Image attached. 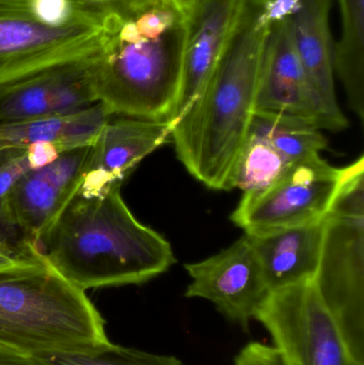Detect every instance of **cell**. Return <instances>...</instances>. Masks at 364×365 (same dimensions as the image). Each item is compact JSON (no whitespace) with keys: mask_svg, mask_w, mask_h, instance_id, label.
I'll return each mask as SVG.
<instances>
[{"mask_svg":"<svg viewBox=\"0 0 364 365\" xmlns=\"http://www.w3.org/2000/svg\"><path fill=\"white\" fill-rule=\"evenodd\" d=\"M85 291L45 259L0 270V347L31 356L108 343Z\"/></svg>","mask_w":364,"mask_h":365,"instance_id":"277c9868","label":"cell"},{"mask_svg":"<svg viewBox=\"0 0 364 365\" xmlns=\"http://www.w3.org/2000/svg\"><path fill=\"white\" fill-rule=\"evenodd\" d=\"M185 12L153 0L113 15L93 63L96 103L109 115L168 121L181 83Z\"/></svg>","mask_w":364,"mask_h":365,"instance_id":"3957f363","label":"cell"},{"mask_svg":"<svg viewBox=\"0 0 364 365\" xmlns=\"http://www.w3.org/2000/svg\"><path fill=\"white\" fill-rule=\"evenodd\" d=\"M91 145L68 150L26 173L6 195V208L38 247L83 184Z\"/></svg>","mask_w":364,"mask_h":365,"instance_id":"8fae6325","label":"cell"},{"mask_svg":"<svg viewBox=\"0 0 364 365\" xmlns=\"http://www.w3.org/2000/svg\"><path fill=\"white\" fill-rule=\"evenodd\" d=\"M121 185L79 188L38 242L46 263L83 291L142 284L177 262L170 242L130 212Z\"/></svg>","mask_w":364,"mask_h":365,"instance_id":"7a4b0ae2","label":"cell"},{"mask_svg":"<svg viewBox=\"0 0 364 365\" xmlns=\"http://www.w3.org/2000/svg\"><path fill=\"white\" fill-rule=\"evenodd\" d=\"M290 166L264 139L249 132L233 165L227 191L235 188L243 193L262 190L284 175Z\"/></svg>","mask_w":364,"mask_h":365,"instance_id":"ffe728a7","label":"cell"},{"mask_svg":"<svg viewBox=\"0 0 364 365\" xmlns=\"http://www.w3.org/2000/svg\"><path fill=\"white\" fill-rule=\"evenodd\" d=\"M234 365H286L279 351L274 346L260 342L246 345L237 357Z\"/></svg>","mask_w":364,"mask_h":365,"instance_id":"d4e9b609","label":"cell"},{"mask_svg":"<svg viewBox=\"0 0 364 365\" xmlns=\"http://www.w3.org/2000/svg\"><path fill=\"white\" fill-rule=\"evenodd\" d=\"M256 319L286 365H364L350 351L313 280L271 292Z\"/></svg>","mask_w":364,"mask_h":365,"instance_id":"8992f818","label":"cell"},{"mask_svg":"<svg viewBox=\"0 0 364 365\" xmlns=\"http://www.w3.org/2000/svg\"><path fill=\"white\" fill-rule=\"evenodd\" d=\"M38 365H184L175 356L156 355L108 342L76 351L29 356Z\"/></svg>","mask_w":364,"mask_h":365,"instance_id":"44dd1931","label":"cell"},{"mask_svg":"<svg viewBox=\"0 0 364 365\" xmlns=\"http://www.w3.org/2000/svg\"><path fill=\"white\" fill-rule=\"evenodd\" d=\"M113 11H124L142 6L153 0H88Z\"/></svg>","mask_w":364,"mask_h":365,"instance_id":"484cf974","label":"cell"},{"mask_svg":"<svg viewBox=\"0 0 364 365\" xmlns=\"http://www.w3.org/2000/svg\"><path fill=\"white\" fill-rule=\"evenodd\" d=\"M98 53L0 85V122L62 117L96 104L93 63Z\"/></svg>","mask_w":364,"mask_h":365,"instance_id":"30bf717a","label":"cell"},{"mask_svg":"<svg viewBox=\"0 0 364 365\" xmlns=\"http://www.w3.org/2000/svg\"><path fill=\"white\" fill-rule=\"evenodd\" d=\"M243 0H194L185 11L181 83L171 126L194 102L215 68Z\"/></svg>","mask_w":364,"mask_h":365,"instance_id":"4fadbf2b","label":"cell"},{"mask_svg":"<svg viewBox=\"0 0 364 365\" xmlns=\"http://www.w3.org/2000/svg\"><path fill=\"white\" fill-rule=\"evenodd\" d=\"M246 235L271 292L313 280L320 263L324 219L262 235Z\"/></svg>","mask_w":364,"mask_h":365,"instance_id":"2e32d148","label":"cell"},{"mask_svg":"<svg viewBox=\"0 0 364 365\" xmlns=\"http://www.w3.org/2000/svg\"><path fill=\"white\" fill-rule=\"evenodd\" d=\"M342 179L343 169L321 156L295 163L266 188L243 193L231 221L249 235L318 222L331 210Z\"/></svg>","mask_w":364,"mask_h":365,"instance_id":"52a82bcc","label":"cell"},{"mask_svg":"<svg viewBox=\"0 0 364 365\" xmlns=\"http://www.w3.org/2000/svg\"><path fill=\"white\" fill-rule=\"evenodd\" d=\"M0 365H38L29 356L0 347Z\"/></svg>","mask_w":364,"mask_h":365,"instance_id":"4316f807","label":"cell"},{"mask_svg":"<svg viewBox=\"0 0 364 365\" xmlns=\"http://www.w3.org/2000/svg\"><path fill=\"white\" fill-rule=\"evenodd\" d=\"M110 115L96 103L83 110L62 117L0 122V153L38 145H55L60 152L93 145Z\"/></svg>","mask_w":364,"mask_h":365,"instance_id":"e0dca14e","label":"cell"},{"mask_svg":"<svg viewBox=\"0 0 364 365\" xmlns=\"http://www.w3.org/2000/svg\"><path fill=\"white\" fill-rule=\"evenodd\" d=\"M256 111L294 115L326 130L320 105L295 47L290 17L269 24Z\"/></svg>","mask_w":364,"mask_h":365,"instance_id":"7c38bea8","label":"cell"},{"mask_svg":"<svg viewBox=\"0 0 364 365\" xmlns=\"http://www.w3.org/2000/svg\"><path fill=\"white\" fill-rule=\"evenodd\" d=\"M40 166L43 158L36 147L0 153V201L6 199L26 173Z\"/></svg>","mask_w":364,"mask_h":365,"instance_id":"cb8c5ba5","label":"cell"},{"mask_svg":"<svg viewBox=\"0 0 364 365\" xmlns=\"http://www.w3.org/2000/svg\"><path fill=\"white\" fill-rule=\"evenodd\" d=\"M38 245L30 240L0 201V270L43 261Z\"/></svg>","mask_w":364,"mask_h":365,"instance_id":"603a6c76","label":"cell"},{"mask_svg":"<svg viewBox=\"0 0 364 365\" xmlns=\"http://www.w3.org/2000/svg\"><path fill=\"white\" fill-rule=\"evenodd\" d=\"M185 269L192 279L186 297L212 302L227 319L244 329L256 319L271 293L246 234L220 252L186 264Z\"/></svg>","mask_w":364,"mask_h":365,"instance_id":"9c48e42d","label":"cell"},{"mask_svg":"<svg viewBox=\"0 0 364 365\" xmlns=\"http://www.w3.org/2000/svg\"><path fill=\"white\" fill-rule=\"evenodd\" d=\"M267 0H243L226 46L194 102L173 125L171 141L188 173L214 190L229 177L256 113L269 23Z\"/></svg>","mask_w":364,"mask_h":365,"instance_id":"6da1fadb","label":"cell"},{"mask_svg":"<svg viewBox=\"0 0 364 365\" xmlns=\"http://www.w3.org/2000/svg\"><path fill=\"white\" fill-rule=\"evenodd\" d=\"M329 12L331 0H301L296 12L290 17L291 29L326 130L340 132L348 128V120L340 109L336 96Z\"/></svg>","mask_w":364,"mask_h":365,"instance_id":"9a60e30c","label":"cell"},{"mask_svg":"<svg viewBox=\"0 0 364 365\" xmlns=\"http://www.w3.org/2000/svg\"><path fill=\"white\" fill-rule=\"evenodd\" d=\"M311 122L284 113L256 111L249 132L264 139L290 165L321 156L326 137Z\"/></svg>","mask_w":364,"mask_h":365,"instance_id":"d6986e66","label":"cell"},{"mask_svg":"<svg viewBox=\"0 0 364 365\" xmlns=\"http://www.w3.org/2000/svg\"><path fill=\"white\" fill-rule=\"evenodd\" d=\"M110 117L91 145L81 189L98 190L122 184L143 158L171 140L173 128L169 122Z\"/></svg>","mask_w":364,"mask_h":365,"instance_id":"5bb4252c","label":"cell"},{"mask_svg":"<svg viewBox=\"0 0 364 365\" xmlns=\"http://www.w3.org/2000/svg\"><path fill=\"white\" fill-rule=\"evenodd\" d=\"M113 17L104 25L62 24L0 11V85L100 51Z\"/></svg>","mask_w":364,"mask_h":365,"instance_id":"ba28073f","label":"cell"},{"mask_svg":"<svg viewBox=\"0 0 364 365\" xmlns=\"http://www.w3.org/2000/svg\"><path fill=\"white\" fill-rule=\"evenodd\" d=\"M0 11L28 13L53 23L104 25L115 11L88 0H0Z\"/></svg>","mask_w":364,"mask_h":365,"instance_id":"7402d4cb","label":"cell"},{"mask_svg":"<svg viewBox=\"0 0 364 365\" xmlns=\"http://www.w3.org/2000/svg\"><path fill=\"white\" fill-rule=\"evenodd\" d=\"M342 36L333 47V68L350 108L364 120V0H339Z\"/></svg>","mask_w":364,"mask_h":365,"instance_id":"ac0fdd59","label":"cell"},{"mask_svg":"<svg viewBox=\"0 0 364 365\" xmlns=\"http://www.w3.org/2000/svg\"><path fill=\"white\" fill-rule=\"evenodd\" d=\"M173 1H175V4H177V6L184 11V12H185V11L192 6L194 0H173Z\"/></svg>","mask_w":364,"mask_h":365,"instance_id":"83f0119b","label":"cell"},{"mask_svg":"<svg viewBox=\"0 0 364 365\" xmlns=\"http://www.w3.org/2000/svg\"><path fill=\"white\" fill-rule=\"evenodd\" d=\"M316 291L350 351L364 364V158L343 168L324 218Z\"/></svg>","mask_w":364,"mask_h":365,"instance_id":"5b68a950","label":"cell"}]
</instances>
